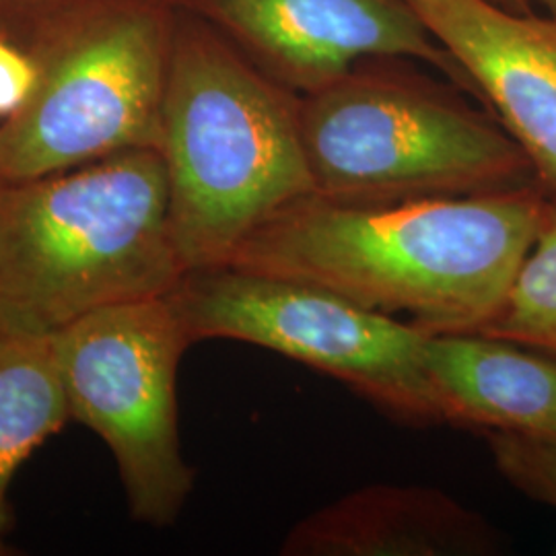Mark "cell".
Returning <instances> with one entry per match:
<instances>
[{
  "instance_id": "obj_1",
  "label": "cell",
  "mask_w": 556,
  "mask_h": 556,
  "mask_svg": "<svg viewBox=\"0 0 556 556\" xmlns=\"http://www.w3.org/2000/svg\"><path fill=\"white\" fill-rule=\"evenodd\" d=\"M544 199L540 181L388 204L312 194L264 220L227 266L319 285L433 337L482 334L534 245Z\"/></svg>"
},
{
  "instance_id": "obj_2",
  "label": "cell",
  "mask_w": 556,
  "mask_h": 556,
  "mask_svg": "<svg viewBox=\"0 0 556 556\" xmlns=\"http://www.w3.org/2000/svg\"><path fill=\"white\" fill-rule=\"evenodd\" d=\"M186 268L160 149L0 184V332L52 337L112 305L169 295Z\"/></svg>"
},
{
  "instance_id": "obj_3",
  "label": "cell",
  "mask_w": 556,
  "mask_h": 556,
  "mask_svg": "<svg viewBox=\"0 0 556 556\" xmlns=\"http://www.w3.org/2000/svg\"><path fill=\"white\" fill-rule=\"evenodd\" d=\"M160 151L186 273L227 264L264 220L316 194L299 98L208 34L174 36Z\"/></svg>"
},
{
  "instance_id": "obj_4",
  "label": "cell",
  "mask_w": 556,
  "mask_h": 556,
  "mask_svg": "<svg viewBox=\"0 0 556 556\" xmlns=\"http://www.w3.org/2000/svg\"><path fill=\"white\" fill-rule=\"evenodd\" d=\"M299 124L324 199L388 204L538 181L501 124L413 80L349 73L299 100Z\"/></svg>"
},
{
  "instance_id": "obj_5",
  "label": "cell",
  "mask_w": 556,
  "mask_h": 556,
  "mask_svg": "<svg viewBox=\"0 0 556 556\" xmlns=\"http://www.w3.org/2000/svg\"><path fill=\"white\" fill-rule=\"evenodd\" d=\"M174 36L139 0L64 21L31 54V98L0 126V184L66 172L132 149H160Z\"/></svg>"
},
{
  "instance_id": "obj_6",
  "label": "cell",
  "mask_w": 556,
  "mask_h": 556,
  "mask_svg": "<svg viewBox=\"0 0 556 556\" xmlns=\"http://www.w3.org/2000/svg\"><path fill=\"white\" fill-rule=\"evenodd\" d=\"M167 299L192 344H256L337 378L397 420L445 422L427 361L433 334L406 319L319 285L227 264L186 273Z\"/></svg>"
},
{
  "instance_id": "obj_7",
  "label": "cell",
  "mask_w": 556,
  "mask_h": 556,
  "mask_svg": "<svg viewBox=\"0 0 556 556\" xmlns=\"http://www.w3.org/2000/svg\"><path fill=\"white\" fill-rule=\"evenodd\" d=\"M71 420L103 439L116 459L130 517L169 528L197 472L181 452L178 369L192 346L165 298L122 303L50 337Z\"/></svg>"
},
{
  "instance_id": "obj_8",
  "label": "cell",
  "mask_w": 556,
  "mask_h": 556,
  "mask_svg": "<svg viewBox=\"0 0 556 556\" xmlns=\"http://www.w3.org/2000/svg\"><path fill=\"white\" fill-rule=\"evenodd\" d=\"M256 52L270 79L312 93L365 59L422 60L472 91L408 0H199Z\"/></svg>"
},
{
  "instance_id": "obj_9",
  "label": "cell",
  "mask_w": 556,
  "mask_h": 556,
  "mask_svg": "<svg viewBox=\"0 0 556 556\" xmlns=\"http://www.w3.org/2000/svg\"><path fill=\"white\" fill-rule=\"evenodd\" d=\"M418 17L489 101L498 124L556 188V17L491 0H408Z\"/></svg>"
},
{
  "instance_id": "obj_10",
  "label": "cell",
  "mask_w": 556,
  "mask_h": 556,
  "mask_svg": "<svg viewBox=\"0 0 556 556\" xmlns=\"http://www.w3.org/2000/svg\"><path fill=\"white\" fill-rule=\"evenodd\" d=\"M497 528L457 498L422 484H369L298 521L282 556H493Z\"/></svg>"
},
{
  "instance_id": "obj_11",
  "label": "cell",
  "mask_w": 556,
  "mask_h": 556,
  "mask_svg": "<svg viewBox=\"0 0 556 556\" xmlns=\"http://www.w3.org/2000/svg\"><path fill=\"white\" fill-rule=\"evenodd\" d=\"M445 422L478 431L556 435V357L484 334L429 340Z\"/></svg>"
},
{
  "instance_id": "obj_12",
  "label": "cell",
  "mask_w": 556,
  "mask_h": 556,
  "mask_svg": "<svg viewBox=\"0 0 556 556\" xmlns=\"http://www.w3.org/2000/svg\"><path fill=\"white\" fill-rule=\"evenodd\" d=\"M71 420L50 337L0 332V556L9 555V489L25 459Z\"/></svg>"
},
{
  "instance_id": "obj_13",
  "label": "cell",
  "mask_w": 556,
  "mask_h": 556,
  "mask_svg": "<svg viewBox=\"0 0 556 556\" xmlns=\"http://www.w3.org/2000/svg\"><path fill=\"white\" fill-rule=\"evenodd\" d=\"M482 334L556 357V188H546L534 245L503 307Z\"/></svg>"
},
{
  "instance_id": "obj_14",
  "label": "cell",
  "mask_w": 556,
  "mask_h": 556,
  "mask_svg": "<svg viewBox=\"0 0 556 556\" xmlns=\"http://www.w3.org/2000/svg\"><path fill=\"white\" fill-rule=\"evenodd\" d=\"M498 475L521 495L556 509V435L482 431Z\"/></svg>"
},
{
  "instance_id": "obj_15",
  "label": "cell",
  "mask_w": 556,
  "mask_h": 556,
  "mask_svg": "<svg viewBox=\"0 0 556 556\" xmlns=\"http://www.w3.org/2000/svg\"><path fill=\"white\" fill-rule=\"evenodd\" d=\"M36 83V59L0 38V118L15 116L31 98Z\"/></svg>"
},
{
  "instance_id": "obj_16",
  "label": "cell",
  "mask_w": 556,
  "mask_h": 556,
  "mask_svg": "<svg viewBox=\"0 0 556 556\" xmlns=\"http://www.w3.org/2000/svg\"><path fill=\"white\" fill-rule=\"evenodd\" d=\"M497 2L517 13H532V0H497Z\"/></svg>"
},
{
  "instance_id": "obj_17",
  "label": "cell",
  "mask_w": 556,
  "mask_h": 556,
  "mask_svg": "<svg viewBox=\"0 0 556 556\" xmlns=\"http://www.w3.org/2000/svg\"><path fill=\"white\" fill-rule=\"evenodd\" d=\"M546 11H548V15H555L556 17V0H538Z\"/></svg>"
},
{
  "instance_id": "obj_18",
  "label": "cell",
  "mask_w": 556,
  "mask_h": 556,
  "mask_svg": "<svg viewBox=\"0 0 556 556\" xmlns=\"http://www.w3.org/2000/svg\"><path fill=\"white\" fill-rule=\"evenodd\" d=\"M15 2H21V0H0V9H2V7H11V4H15Z\"/></svg>"
}]
</instances>
